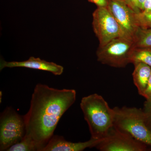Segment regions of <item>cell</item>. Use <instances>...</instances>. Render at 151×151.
<instances>
[{
  "instance_id": "obj_1",
  "label": "cell",
  "mask_w": 151,
  "mask_h": 151,
  "mask_svg": "<svg viewBox=\"0 0 151 151\" xmlns=\"http://www.w3.org/2000/svg\"><path fill=\"white\" fill-rule=\"evenodd\" d=\"M73 89H58L36 85L28 112L24 116L26 134L32 138L38 151H42L53 136L60 119L75 103Z\"/></svg>"
},
{
  "instance_id": "obj_2",
  "label": "cell",
  "mask_w": 151,
  "mask_h": 151,
  "mask_svg": "<svg viewBox=\"0 0 151 151\" xmlns=\"http://www.w3.org/2000/svg\"><path fill=\"white\" fill-rule=\"evenodd\" d=\"M80 105L91 138L103 139L113 126V108L102 96L96 93L83 97Z\"/></svg>"
},
{
  "instance_id": "obj_3",
  "label": "cell",
  "mask_w": 151,
  "mask_h": 151,
  "mask_svg": "<svg viewBox=\"0 0 151 151\" xmlns=\"http://www.w3.org/2000/svg\"><path fill=\"white\" fill-rule=\"evenodd\" d=\"M113 110L114 127L151 147V132L146 124L143 109L125 106L116 107Z\"/></svg>"
},
{
  "instance_id": "obj_4",
  "label": "cell",
  "mask_w": 151,
  "mask_h": 151,
  "mask_svg": "<svg viewBox=\"0 0 151 151\" xmlns=\"http://www.w3.org/2000/svg\"><path fill=\"white\" fill-rule=\"evenodd\" d=\"M135 48L134 41L123 36L114 39L96 52L97 60L111 67L124 68L131 63V55Z\"/></svg>"
},
{
  "instance_id": "obj_5",
  "label": "cell",
  "mask_w": 151,
  "mask_h": 151,
  "mask_svg": "<svg viewBox=\"0 0 151 151\" xmlns=\"http://www.w3.org/2000/svg\"><path fill=\"white\" fill-rule=\"evenodd\" d=\"M24 116L7 107L0 116V151H7L21 140L26 134Z\"/></svg>"
},
{
  "instance_id": "obj_6",
  "label": "cell",
  "mask_w": 151,
  "mask_h": 151,
  "mask_svg": "<svg viewBox=\"0 0 151 151\" xmlns=\"http://www.w3.org/2000/svg\"><path fill=\"white\" fill-rule=\"evenodd\" d=\"M92 28L98 39L99 47L122 36V30L107 7H97L92 14Z\"/></svg>"
},
{
  "instance_id": "obj_7",
  "label": "cell",
  "mask_w": 151,
  "mask_h": 151,
  "mask_svg": "<svg viewBox=\"0 0 151 151\" xmlns=\"http://www.w3.org/2000/svg\"><path fill=\"white\" fill-rule=\"evenodd\" d=\"M96 147L101 151H145L148 146L113 126Z\"/></svg>"
},
{
  "instance_id": "obj_8",
  "label": "cell",
  "mask_w": 151,
  "mask_h": 151,
  "mask_svg": "<svg viewBox=\"0 0 151 151\" xmlns=\"http://www.w3.org/2000/svg\"><path fill=\"white\" fill-rule=\"evenodd\" d=\"M108 1L107 8L119 24L122 36L133 40L139 28L136 20V13L124 0Z\"/></svg>"
},
{
  "instance_id": "obj_9",
  "label": "cell",
  "mask_w": 151,
  "mask_h": 151,
  "mask_svg": "<svg viewBox=\"0 0 151 151\" xmlns=\"http://www.w3.org/2000/svg\"><path fill=\"white\" fill-rule=\"evenodd\" d=\"M22 67L30 69L43 70L50 72L55 76L61 75L63 72L64 68L54 62H49L40 59L39 58L31 56L27 60L22 61H6L1 59L0 61V70L6 68Z\"/></svg>"
},
{
  "instance_id": "obj_10",
  "label": "cell",
  "mask_w": 151,
  "mask_h": 151,
  "mask_svg": "<svg viewBox=\"0 0 151 151\" xmlns=\"http://www.w3.org/2000/svg\"><path fill=\"white\" fill-rule=\"evenodd\" d=\"M103 139L91 138L85 142H72L62 136L53 135L42 151H82L88 148L96 147Z\"/></svg>"
},
{
  "instance_id": "obj_11",
  "label": "cell",
  "mask_w": 151,
  "mask_h": 151,
  "mask_svg": "<svg viewBox=\"0 0 151 151\" xmlns=\"http://www.w3.org/2000/svg\"><path fill=\"white\" fill-rule=\"evenodd\" d=\"M134 69L132 73L134 84L139 94L144 96L151 73V67L142 62L134 64Z\"/></svg>"
},
{
  "instance_id": "obj_12",
  "label": "cell",
  "mask_w": 151,
  "mask_h": 151,
  "mask_svg": "<svg viewBox=\"0 0 151 151\" xmlns=\"http://www.w3.org/2000/svg\"><path fill=\"white\" fill-rule=\"evenodd\" d=\"M133 41L135 48H151V28L139 27Z\"/></svg>"
},
{
  "instance_id": "obj_13",
  "label": "cell",
  "mask_w": 151,
  "mask_h": 151,
  "mask_svg": "<svg viewBox=\"0 0 151 151\" xmlns=\"http://www.w3.org/2000/svg\"><path fill=\"white\" fill-rule=\"evenodd\" d=\"M131 63L142 62L151 67V48H135L131 55Z\"/></svg>"
},
{
  "instance_id": "obj_14",
  "label": "cell",
  "mask_w": 151,
  "mask_h": 151,
  "mask_svg": "<svg viewBox=\"0 0 151 151\" xmlns=\"http://www.w3.org/2000/svg\"><path fill=\"white\" fill-rule=\"evenodd\" d=\"M36 151L37 147L35 142L29 136L25 135L19 142L11 146L7 151Z\"/></svg>"
},
{
  "instance_id": "obj_15",
  "label": "cell",
  "mask_w": 151,
  "mask_h": 151,
  "mask_svg": "<svg viewBox=\"0 0 151 151\" xmlns=\"http://www.w3.org/2000/svg\"><path fill=\"white\" fill-rule=\"evenodd\" d=\"M136 18L139 27L151 28V12H141L136 14Z\"/></svg>"
},
{
  "instance_id": "obj_16",
  "label": "cell",
  "mask_w": 151,
  "mask_h": 151,
  "mask_svg": "<svg viewBox=\"0 0 151 151\" xmlns=\"http://www.w3.org/2000/svg\"><path fill=\"white\" fill-rule=\"evenodd\" d=\"M143 111L146 124L151 132V100H146L144 103Z\"/></svg>"
},
{
  "instance_id": "obj_17",
  "label": "cell",
  "mask_w": 151,
  "mask_h": 151,
  "mask_svg": "<svg viewBox=\"0 0 151 151\" xmlns=\"http://www.w3.org/2000/svg\"><path fill=\"white\" fill-rule=\"evenodd\" d=\"M125 2L136 13L141 12L137 6V0H124Z\"/></svg>"
},
{
  "instance_id": "obj_18",
  "label": "cell",
  "mask_w": 151,
  "mask_h": 151,
  "mask_svg": "<svg viewBox=\"0 0 151 151\" xmlns=\"http://www.w3.org/2000/svg\"><path fill=\"white\" fill-rule=\"evenodd\" d=\"M89 2L93 3L97 6V7H107L108 0H88Z\"/></svg>"
},
{
  "instance_id": "obj_19",
  "label": "cell",
  "mask_w": 151,
  "mask_h": 151,
  "mask_svg": "<svg viewBox=\"0 0 151 151\" xmlns=\"http://www.w3.org/2000/svg\"><path fill=\"white\" fill-rule=\"evenodd\" d=\"M143 97L145 98L146 100H151V73Z\"/></svg>"
},
{
  "instance_id": "obj_20",
  "label": "cell",
  "mask_w": 151,
  "mask_h": 151,
  "mask_svg": "<svg viewBox=\"0 0 151 151\" xmlns=\"http://www.w3.org/2000/svg\"><path fill=\"white\" fill-rule=\"evenodd\" d=\"M142 12H151V0H145L143 5Z\"/></svg>"
},
{
  "instance_id": "obj_21",
  "label": "cell",
  "mask_w": 151,
  "mask_h": 151,
  "mask_svg": "<svg viewBox=\"0 0 151 151\" xmlns=\"http://www.w3.org/2000/svg\"><path fill=\"white\" fill-rule=\"evenodd\" d=\"M145 1V0H137V4L138 9L141 12L142 10L143 4H144Z\"/></svg>"
},
{
  "instance_id": "obj_22",
  "label": "cell",
  "mask_w": 151,
  "mask_h": 151,
  "mask_svg": "<svg viewBox=\"0 0 151 151\" xmlns=\"http://www.w3.org/2000/svg\"><path fill=\"white\" fill-rule=\"evenodd\" d=\"M2 94V92H0V97H1V98H0V102H1V97H2V94Z\"/></svg>"
}]
</instances>
